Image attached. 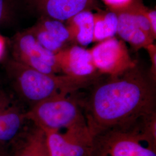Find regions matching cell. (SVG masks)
Masks as SVG:
<instances>
[{
  "label": "cell",
  "mask_w": 156,
  "mask_h": 156,
  "mask_svg": "<svg viewBox=\"0 0 156 156\" xmlns=\"http://www.w3.org/2000/svg\"><path fill=\"white\" fill-rule=\"evenodd\" d=\"M24 117L44 131L87 126L81 101L70 95L41 101L24 113Z\"/></svg>",
  "instance_id": "3"
},
{
  "label": "cell",
  "mask_w": 156,
  "mask_h": 156,
  "mask_svg": "<svg viewBox=\"0 0 156 156\" xmlns=\"http://www.w3.org/2000/svg\"><path fill=\"white\" fill-rule=\"evenodd\" d=\"M13 60L41 73H61L55 54L42 45L26 29L14 35L11 40Z\"/></svg>",
  "instance_id": "6"
},
{
  "label": "cell",
  "mask_w": 156,
  "mask_h": 156,
  "mask_svg": "<svg viewBox=\"0 0 156 156\" xmlns=\"http://www.w3.org/2000/svg\"><path fill=\"white\" fill-rule=\"evenodd\" d=\"M27 30L44 48L54 54L74 45L65 23L57 20L40 16L38 20Z\"/></svg>",
  "instance_id": "9"
},
{
  "label": "cell",
  "mask_w": 156,
  "mask_h": 156,
  "mask_svg": "<svg viewBox=\"0 0 156 156\" xmlns=\"http://www.w3.org/2000/svg\"><path fill=\"white\" fill-rule=\"evenodd\" d=\"M106 6V9L115 12L120 11L127 8L133 0H101Z\"/></svg>",
  "instance_id": "17"
},
{
  "label": "cell",
  "mask_w": 156,
  "mask_h": 156,
  "mask_svg": "<svg viewBox=\"0 0 156 156\" xmlns=\"http://www.w3.org/2000/svg\"><path fill=\"white\" fill-rule=\"evenodd\" d=\"M93 13L91 11L80 12L64 22L74 45L84 48L93 42Z\"/></svg>",
  "instance_id": "13"
},
{
  "label": "cell",
  "mask_w": 156,
  "mask_h": 156,
  "mask_svg": "<svg viewBox=\"0 0 156 156\" xmlns=\"http://www.w3.org/2000/svg\"><path fill=\"white\" fill-rule=\"evenodd\" d=\"M28 2L40 16L62 22L80 12L102 9L99 0H28Z\"/></svg>",
  "instance_id": "10"
},
{
  "label": "cell",
  "mask_w": 156,
  "mask_h": 156,
  "mask_svg": "<svg viewBox=\"0 0 156 156\" xmlns=\"http://www.w3.org/2000/svg\"><path fill=\"white\" fill-rule=\"evenodd\" d=\"M6 48L5 38L0 35V60L2 58L5 53Z\"/></svg>",
  "instance_id": "20"
},
{
  "label": "cell",
  "mask_w": 156,
  "mask_h": 156,
  "mask_svg": "<svg viewBox=\"0 0 156 156\" xmlns=\"http://www.w3.org/2000/svg\"><path fill=\"white\" fill-rule=\"evenodd\" d=\"M146 16L151 25V30L154 37L156 38V11L155 9L147 8Z\"/></svg>",
  "instance_id": "19"
},
{
  "label": "cell",
  "mask_w": 156,
  "mask_h": 156,
  "mask_svg": "<svg viewBox=\"0 0 156 156\" xmlns=\"http://www.w3.org/2000/svg\"><path fill=\"white\" fill-rule=\"evenodd\" d=\"M0 156H8L7 155H6L4 153H0Z\"/></svg>",
  "instance_id": "21"
},
{
  "label": "cell",
  "mask_w": 156,
  "mask_h": 156,
  "mask_svg": "<svg viewBox=\"0 0 156 156\" xmlns=\"http://www.w3.org/2000/svg\"><path fill=\"white\" fill-rule=\"evenodd\" d=\"M50 156H93L95 138L87 126L59 131H46Z\"/></svg>",
  "instance_id": "8"
},
{
  "label": "cell",
  "mask_w": 156,
  "mask_h": 156,
  "mask_svg": "<svg viewBox=\"0 0 156 156\" xmlns=\"http://www.w3.org/2000/svg\"><path fill=\"white\" fill-rule=\"evenodd\" d=\"M156 83L138 64L123 74L99 79L89 97L80 100L89 130L95 138L126 129L156 112Z\"/></svg>",
  "instance_id": "1"
},
{
  "label": "cell",
  "mask_w": 156,
  "mask_h": 156,
  "mask_svg": "<svg viewBox=\"0 0 156 156\" xmlns=\"http://www.w3.org/2000/svg\"></svg>",
  "instance_id": "22"
},
{
  "label": "cell",
  "mask_w": 156,
  "mask_h": 156,
  "mask_svg": "<svg viewBox=\"0 0 156 156\" xmlns=\"http://www.w3.org/2000/svg\"><path fill=\"white\" fill-rule=\"evenodd\" d=\"M56 62L62 74L76 78H88L99 75L89 49L72 45L55 54Z\"/></svg>",
  "instance_id": "11"
},
{
  "label": "cell",
  "mask_w": 156,
  "mask_h": 156,
  "mask_svg": "<svg viewBox=\"0 0 156 156\" xmlns=\"http://www.w3.org/2000/svg\"><path fill=\"white\" fill-rule=\"evenodd\" d=\"M24 113L16 106H8L0 102V142L7 143L16 140L21 133Z\"/></svg>",
  "instance_id": "14"
},
{
  "label": "cell",
  "mask_w": 156,
  "mask_h": 156,
  "mask_svg": "<svg viewBox=\"0 0 156 156\" xmlns=\"http://www.w3.org/2000/svg\"><path fill=\"white\" fill-rule=\"evenodd\" d=\"M147 6L142 0H133L127 8L115 12L117 16V34L134 50L146 49L156 39L146 16Z\"/></svg>",
  "instance_id": "5"
},
{
  "label": "cell",
  "mask_w": 156,
  "mask_h": 156,
  "mask_svg": "<svg viewBox=\"0 0 156 156\" xmlns=\"http://www.w3.org/2000/svg\"><path fill=\"white\" fill-rule=\"evenodd\" d=\"M96 156H156V147L146 142L132 126L97 136L93 155Z\"/></svg>",
  "instance_id": "4"
},
{
  "label": "cell",
  "mask_w": 156,
  "mask_h": 156,
  "mask_svg": "<svg viewBox=\"0 0 156 156\" xmlns=\"http://www.w3.org/2000/svg\"><path fill=\"white\" fill-rule=\"evenodd\" d=\"M15 156H50L45 131L34 125L17 136Z\"/></svg>",
  "instance_id": "12"
},
{
  "label": "cell",
  "mask_w": 156,
  "mask_h": 156,
  "mask_svg": "<svg viewBox=\"0 0 156 156\" xmlns=\"http://www.w3.org/2000/svg\"><path fill=\"white\" fill-rule=\"evenodd\" d=\"M6 70L14 89L31 106L58 95H68L93 85L100 74L76 78L62 74H48L17 62L13 59L6 63Z\"/></svg>",
  "instance_id": "2"
},
{
  "label": "cell",
  "mask_w": 156,
  "mask_h": 156,
  "mask_svg": "<svg viewBox=\"0 0 156 156\" xmlns=\"http://www.w3.org/2000/svg\"><path fill=\"white\" fill-rule=\"evenodd\" d=\"M150 58L151 66L149 75L151 79L156 83V46L153 44L148 46L146 49Z\"/></svg>",
  "instance_id": "18"
},
{
  "label": "cell",
  "mask_w": 156,
  "mask_h": 156,
  "mask_svg": "<svg viewBox=\"0 0 156 156\" xmlns=\"http://www.w3.org/2000/svg\"><path fill=\"white\" fill-rule=\"evenodd\" d=\"M89 50L101 75L117 76L137 64L130 56L126 42L115 37L97 43Z\"/></svg>",
  "instance_id": "7"
},
{
  "label": "cell",
  "mask_w": 156,
  "mask_h": 156,
  "mask_svg": "<svg viewBox=\"0 0 156 156\" xmlns=\"http://www.w3.org/2000/svg\"><path fill=\"white\" fill-rule=\"evenodd\" d=\"M16 0H0V26L10 24L16 15Z\"/></svg>",
  "instance_id": "16"
},
{
  "label": "cell",
  "mask_w": 156,
  "mask_h": 156,
  "mask_svg": "<svg viewBox=\"0 0 156 156\" xmlns=\"http://www.w3.org/2000/svg\"><path fill=\"white\" fill-rule=\"evenodd\" d=\"M93 42H100L115 37L117 34L118 19L116 13L108 9L93 13Z\"/></svg>",
  "instance_id": "15"
}]
</instances>
